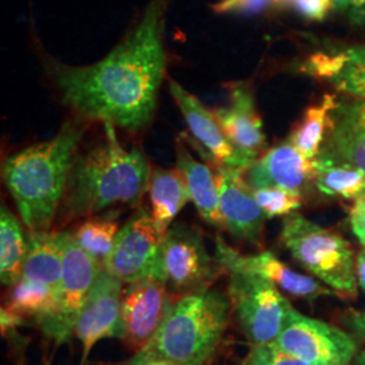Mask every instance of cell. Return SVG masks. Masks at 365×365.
<instances>
[{"label":"cell","instance_id":"6da1fadb","mask_svg":"<svg viewBox=\"0 0 365 365\" xmlns=\"http://www.w3.org/2000/svg\"><path fill=\"white\" fill-rule=\"evenodd\" d=\"M170 0H150L140 22L101 61L87 66L52 63L63 102L83 118L126 130L145 128L155 114L167 68L164 48Z\"/></svg>","mask_w":365,"mask_h":365},{"label":"cell","instance_id":"7a4b0ae2","mask_svg":"<svg viewBox=\"0 0 365 365\" xmlns=\"http://www.w3.org/2000/svg\"><path fill=\"white\" fill-rule=\"evenodd\" d=\"M86 128L66 122L48 141L31 145L3 163V180L29 232H48L66 197Z\"/></svg>","mask_w":365,"mask_h":365},{"label":"cell","instance_id":"3957f363","mask_svg":"<svg viewBox=\"0 0 365 365\" xmlns=\"http://www.w3.org/2000/svg\"><path fill=\"white\" fill-rule=\"evenodd\" d=\"M105 125V141L78 155L69 178L61 218H87L119 205L138 206L149 188L152 170L144 155L126 149L115 126Z\"/></svg>","mask_w":365,"mask_h":365},{"label":"cell","instance_id":"277c9868","mask_svg":"<svg viewBox=\"0 0 365 365\" xmlns=\"http://www.w3.org/2000/svg\"><path fill=\"white\" fill-rule=\"evenodd\" d=\"M232 303L218 291H200L173 302L155 336L120 365L168 361L175 365H206L221 344Z\"/></svg>","mask_w":365,"mask_h":365},{"label":"cell","instance_id":"5b68a950","mask_svg":"<svg viewBox=\"0 0 365 365\" xmlns=\"http://www.w3.org/2000/svg\"><path fill=\"white\" fill-rule=\"evenodd\" d=\"M280 240L306 271L337 294L356 297L354 252L344 237L300 214H291L283 222Z\"/></svg>","mask_w":365,"mask_h":365},{"label":"cell","instance_id":"8992f818","mask_svg":"<svg viewBox=\"0 0 365 365\" xmlns=\"http://www.w3.org/2000/svg\"><path fill=\"white\" fill-rule=\"evenodd\" d=\"M102 262L93 259L68 232L64 253V272L58 288L56 289L52 310L37 319L43 336L63 345L75 333L78 318L83 313L92 287L99 274Z\"/></svg>","mask_w":365,"mask_h":365},{"label":"cell","instance_id":"52a82bcc","mask_svg":"<svg viewBox=\"0 0 365 365\" xmlns=\"http://www.w3.org/2000/svg\"><path fill=\"white\" fill-rule=\"evenodd\" d=\"M227 274V297L252 346L274 342L294 307L272 282L260 274L245 271Z\"/></svg>","mask_w":365,"mask_h":365},{"label":"cell","instance_id":"ba28073f","mask_svg":"<svg viewBox=\"0 0 365 365\" xmlns=\"http://www.w3.org/2000/svg\"><path fill=\"white\" fill-rule=\"evenodd\" d=\"M221 271L215 256L210 255L202 235L194 229L173 225L164 235L160 279L168 287L184 295L206 291Z\"/></svg>","mask_w":365,"mask_h":365},{"label":"cell","instance_id":"9c48e42d","mask_svg":"<svg viewBox=\"0 0 365 365\" xmlns=\"http://www.w3.org/2000/svg\"><path fill=\"white\" fill-rule=\"evenodd\" d=\"M276 348L314 365H351L357 354V342L342 329L314 319L292 309Z\"/></svg>","mask_w":365,"mask_h":365},{"label":"cell","instance_id":"30bf717a","mask_svg":"<svg viewBox=\"0 0 365 365\" xmlns=\"http://www.w3.org/2000/svg\"><path fill=\"white\" fill-rule=\"evenodd\" d=\"M163 240L150 210L138 209L119 229L103 267L123 284L148 277L160 279Z\"/></svg>","mask_w":365,"mask_h":365},{"label":"cell","instance_id":"8fae6325","mask_svg":"<svg viewBox=\"0 0 365 365\" xmlns=\"http://www.w3.org/2000/svg\"><path fill=\"white\" fill-rule=\"evenodd\" d=\"M168 284L157 277L138 280L122 291L120 339L135 352L143 349L155 336L170 313Z\"/></svg>","mask_w":365,"mask_h":365},{"label":"cell","instance_id":"7c38bea8","mask_svg":"<svg viewBox=\"0 0 365 365\" xmlns=\"http://www.w3.org/2000/svg\"><path fill=\"white\" fill-rule=\"evenodd\" d=\"M205 160L215 172L223 227L238 240L259 244L267 215L256 202L253 188L245 180V170L217 164L209 157Z\"/></svg>","mask_w":365,"mask_h":365},{"label":"cell","instance_id":"4fadbf2b","mask_svg":"<svg viewBox=\"0 0 365 365\" xmlns=\"http://www.w3.org/2000/svg\"><path fill=\"white\" fill-rule=\"evenodd\" d=\"M215 259L226 272L245 271L257 274L272 282L274 286L297 298L314 300L321 297H333L337 292L319 284L310 276H304L289 268L271 252H262L255 256H245L232 248L221 237L215 240Z\"/></svg>","mask_w":365,"mask_h":365},{"label":"cell","instance_id":"5bb4252c","mask_svg":"<svg viewBox=\"0 0 365 365\" xmlns=\"http://www.w3.org/2000/svg\"><path fill=\"white\" fill-rule=\"evenodd\" d=\"M122 291L123 283L102 267L73 333L83 344L80 365H86L101 339H120Z\"/></svg>","mask_w":365,"mask_h":365},{"label":"cell","instance_id":"9a60e30c","mask_svg":"<svg viewBox=\"0 0 365 365\" xmlns=\"http://www.w3.org/2000/svg\"><path fill=\"white\" fill-rule=\"evenodd\" d=\"M170 92L182 111L190 130L197 144H191L199 150L200 156L209 157L217 164L225 167L247 170L253 164L242 156L225 135L214 113L202 105L192 93L185 91L176 81H170Z\"/></svg>","mask_w":365,"mask_h":365},{"label":"cell","instance_id":"2e32d148","mask_svg":"<svg viewBox=\"0 0 365 365\" xmlns=\"http://www.w3.org/2000/svg\"><path fill=\"white\" fill-rule=\"evenodd\" d=\"M244 175L253 190L274 187L302 195L314 182V160L302 155L287 141L257 158Z\"/></svg>","mask_w":365,"mask_h":365},{"label":"cell","instance_id":"e0dca14e","mask_svg":"<svg viewBox=\"0 0 365 365\" xmlns=\"http://www.w3.org/2000/svg\"><path fill=\"white\" fill-rule=\"evenodd\" d=\"M230 101L229 107L217 108L212 113L230 144L255 163L265 148L267 138L253 95L244 84H233Z\"/></svg>","mask_w":365,"mask_h":365},{"label":"cell","instance_id":"ac0fdd59","mask_svg":"<svg viewBox=\"0 0 365 365\" xmlns=\"http://www.w3.org/2000/svg\"><path fill=\"white\" fill-rule=\"evenodd\" d=\"M319 156L365 175V99L336 106L325 149Z\"/></svg>","mask_w":365,"mask_h":365},{"label":"cell","instance_id":"d6986e66","mask_svg":"<svg viewBox=\"0 0 365 365\" xmlns=\"http://www.w3.org/2000/svg\"><path fill=\"white\" fill-rule=\"evenodd\" d=\"M68 232H29L22 277L57 289L64 272Z\"/></svg>","mask_w":365,"mask_h":365},{"label":"cell","instance_id":"ffe728a7","mask_svg":"<svg viewBox=\"0 0 365 365\" xmlns=\"http://www.w3.org/2000/svg\"><path fill=\"white\" fill-rule=\"evenodd\" d=\"M176 158L178 170L182 172L190 197L203 221L207 222L209 225L223 227L220 191L214 170L209 164L197 161L182 141H178L176 145Z\"/></svg>","mask_w":365,"mask_h":365},{"label":"cell","instance_id":"44dd1931","mask_svg":"<svg viewBox=\"0 0 365 365\" xmlns=\"http://www.w3.org/2000/svg\"><path fill=\"white\" fill-rule=\"evenodd\" d=\"M150 214L157 229L163 235L172 227V222L191 200L182 172L164 168H153L149 180Z\"/></svg>","mask_w":365,"mask_h":365},{"label":"cell","instance_id":"7402d4cb","mask_svg":"<svg viewBox=\"0 0 365 365\" xmlns=\"http://www.w3.org/2000/svg\"><path fill=\"white\" fill-rule=\"evenodd\" d=\"M27 238L21 223L6 206L0 211V279L3 286L13 287L24 272Z\"/></svg>","mask_w":365,"mask_h":365},{"label":"cell","instance_id":"603a6c76","mask_svg":"<svg viewBox=\"0 0 365 365\" xmlns=\"http://www.w3.org/2000/svg\"><path fill=\"white\" fill-rule=\"evenodd\" d=\"M314 184L324 195L348 200H360L365 196V175L361 170L336 164L325 157L314 160Z\"/></svg>","mask_w":365,"mask_h":365},{"label":"cell","instance_id":"cb8c5ba5","mask_svg":"<svg viewBox=\"0 0 365 365\" xmlns=\"http://www.w3.org/2000/svg\"><path fill=\"white\" fill-rule=\"evenodd\" d=\"M336 106L337 103L334 96L325 95L319 105L307 108L299 125L289 135L288 141L307 158L315 160L319 156L321 146L330 128L331 111L336 108Z\"/></svg>","mask_w":365,"mask_h":365},{"label":"cell","instance_id":"d4e9b609","mask_svg":"<svg viewBox=\"0 0 365 365\" xmlns=\"http://www.w3.org/2000/svg\"><path fill=\"white\" fill-rule=\"evenodd\" d=\"M118 233V212L111 211L103 217H93L83 222L73 235L78 245L90 256L105 264L114 248Z\"/></svg>","mask_w":365,"mask_h":365},{"label":"cell","instance_id":"484cf974","mask_svg":"<svg viewBox=\"0 0 365 365\" xmlns=\"http://www.w3.org/2000/svg\"><path fill=\"white\" fill-rule=\"evenodd\" d=\"M54 297L56 289L52 287L21 279L11 287L6 309L21 318L31 315L37 321L52 310Z\"/></svg>","mask_w":365,"mask_h":365},{"label":"cell","instance_id":"4316f807","mask_svg":"<svg viewBox=\"0 0 365 365\" xmlns=\"http://www.w3.org/2000/svg\"><path fill=\"white\" fill-rule=\"evenodd\" d=\"M344 53L345 63L330 81L339 91L365 99V46L352 48Z\"/></svg>","mask_w":365,"mask_h":365},{"label":"cell","instance_id":"83f0119b","mask_svg":"<svg viewBox=\"0 0 365 365\" xmlns=\"http://www.w3.org/2000/svg\"><path fill=\"white\" fill-rule=\"evenodd\" d=\"M255 199L267 218L288 217L302 207V195L283 188H256Z\"/></svg>","mask_w":365,"mask_h":365},{"label":"cell","instance_id":"f1b7e54d","mask_svg":"<svg viewBox=\"0 0 365 365\" xmlns=\"http://www.w3.org/2000/svg\"><path fill=\"white\" fill-rule=\"evenodd\" d=\"M244 365H314L280 351L274 344L252 346Z\"/></svg>","mask_w":365,"mask_h":365},{"label":"cell","instance_id":"f546056e","mask_svg":"<svg viewBox=\"0 0 365 365\" xmlns=\"http://www.w3.org/2000/svg\"><path fill=\"white\" fill-rule=\"evenodd\" d=\"M345 63V53H339V54H315L313 57L309 58V61L303 66V71L314 75V76H321V78H327L329 80L337 75L339 69L342 68Z\"/></svg>","mask_w":365,"mask_h":365},{"label":"cell","instance_id":"4dcf8cb0","mask_svg":"<svg viewBox=\"0 0 365 365\" xmlns=\"http://www.w3.org/2000/svg\"><path fill=\"white\" fill-rule=\"evenodd\" d=\"M274 0H220L214 3L211 9L218 14H244V15H256L267 10Z\"/></svg>","mask_w":365,"mask_h":365},{"label":"cell","instance_id":"1f68e13d","mask_svg":"<svg viewBox=\"0 0 365 365\" xmlns=\"http://www.w3.org/2000/svg\"><path fill=\"white\" fill-rule=\"evenodd\" d=\"M297 11L310 21H322L333 7V0H295Z\"/></svg>","mask_w":365,"mask_h":365},{"label":"cell","instance_id":"d6a6232c","mask_svg":"<svg viewBox=\"0 0 365 365\" xmlns=\"http://www.w3.org/2000/svg\"><path fill=\"white\" fill-rule=\"evenodd\" d=\"M333 9L346 16L353 25H365V0H333Z\"/></svg>","mask_w":365,"mask_h":365},{"label":"cell","instance_id":"836d02e7","mask_svg":"<svg viewBox=\"0 0 365 365\" xmlns=\"http://www.w3.org/2000/svg\"><path fill=\"white\" fill-rule=\"evenodd\" d=\"M349 222L352 227L353 235L361 242L365 248V202L356 200L354 206L349 214Z\"/></svg>","mask_w":365,"mask_h":365},{"label":"cell","instance_id":"e575fe53","mask_svg":"<svg viewBox=\"0 0 365 365\" xmlns=\"http://www.w3.org/2000/svg\"><path fill=\"white\" fill-rule=\"evenodd\" d=\"M344 324L349 329L354 339L365 341V310L364 312H349L344 317Z\"/></svg>","mask_w":365,"mask_h":365},{"label":"cell","instance_id":"d590c367","mask_svg":"<svg viewBox=\"0 0 365 365\" xmlns=\"http://www.w3.org/2000/svg\"><path fill=\"white\" fill-rule=\"evenodd\" d=\"M356 276L359 286L365 294V248L361 249L356 257Z\"/></svg>","mask_w":365,"mask_h":365},{"label":"cell","instance_id":"8d00e7d4","mask_svg":"<svg viewBox=\"0 0 365 365\" xmlns=\"http://www.w3.org/2000/svg\"><path fill=\"white\" fill-rule=\"evenodd\" d=\"M295 0H274V7H279V9H286V7H291L294 6Z\"/></svg>","mask_w":365,"mask_h":365},{"label":"cell","instance_id":"74e56055","mask_svg":"<svg viewBox=\"0 0 365 365\" xmlns=\"http://www.w3.org/2000/svg\"><path fill=\"white\" fill-rule=\"evenodd\" d=\"M354 365H365V351L356 354V357H354Z\"/></svg>","mask_w":365,"mask_h":365},{"label":"cell","instance_id":"f35d334b","mask_svg":"<svg viewBox=\"0 0 365 365\" xmlns=\"http://www.w3.org/2000/svg\"><path fill=\"white\" fill-rule=\"evenodd\" d=\"M148 365H175L172 364V363H168V361H163V360H158V361H152V363H149Z\"/></svg>","mask_w":365,"mask_h":365},{"label":"cell","instance_id":"ab89813d","mask_svg":"<svg viewBox=\"0 0 365 365\" xmlns=\"http://www.w3.org/2000/svg\"><path fill=\"white\" fill-rule=\"evenodd\" d=\"M360 200H364V202H365V196H364V197H363V199H360Z\"/></svg>","mask_w":365,"mask_h":365}]
</instances>
